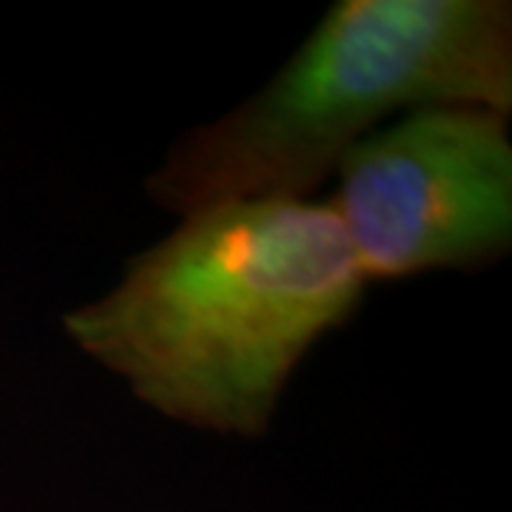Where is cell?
Here are the masks:
<instances>
[{"instance_id":"cell-3","label":"cell","mask_w":512,"mask_h":512,"mask_svg":"<svg viewBox=\"0 0 512 512\" xmlns=\"http://www.w3.org/2000/svg\"><path fill=\"white\" fill-rule=\"evenodd\" d=\"M328 202L365 279L481 268L512 245L507 114L427 106L376 128L336 163Z\"/></svg>"},{"instance_id":"cell-1","label":"cell","mask_w":512,"mask_h":512,"mask_svg":"<svg viewBox=\"0 0 512 512\" xmlns=\"http://www.w3.org/2000/svg\"><path fill=\"white\" fill-rule=\"evenodd\" d=\"M365 285L328 202L231 200L185 214L63 325L157 413L254 439Z\"/></svg>"},{"instance_id":"cell-2","label":"cell","mask_w":512,"mask_h":512,"mask_svg":"<svg viewBox=\"0 0 512 512\" xmlns=\"http://www.w3.org/2000/svg\"><path fill=\"white\" fill-rule=\"evenodd\" d=\"M512 109L507 0H339L245 103L191 128L148 177L180 217L231 200H305L396 111Z\"/></svg>"}]
</instances>
